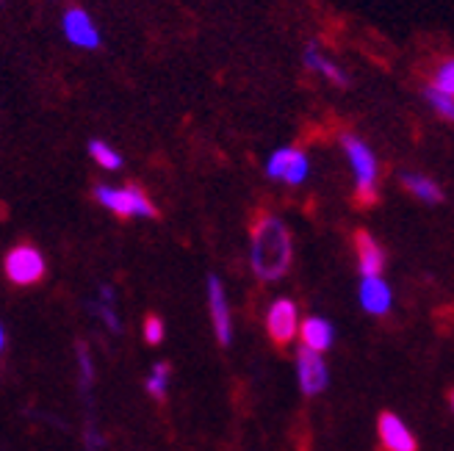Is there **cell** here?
Segmentation results:
<instances>
[{
    "instance_id": "19",
    "label": "cell",
    "mask_w": 454,
    "mask_h": 451,
    "mask_svg": "<svg viewBox=\"0 0 454 451\" xmlns=\"http://www.w3.org/2000/svg\"><path fill=\"white\" fill-rule=\"evenodd\" d=\"M169 374H172L169 363H158V366L153 369V374H150V379H147V393H150L153 399H158V401H164V399H167Z\"/></svg>"
},
{
    "instance_id": "24",
    "label": "cell",
    "mask_w": 454,
    "mask_h": 451,
    "mask_svg": "<svg viewBox=\"0 0 454 451\" xmlns=\"http://www.w3.org/2000/svg\"><path fill=\"white\" fill-rule=\"evenodd\" d=\"M4 346H6V330L0 324V352H4Z\"/></svg>"
},
{
    "instance_id": "4",
    "label": "cell",
    "mask_w": 454,
    "mask_h": 451,
    "mask_svg": "<svg viewBox=\"0 0 454 451\" xmlns=\"http://www.w3.org/2000/svg\"><path fill=\"white\" fill-rule=\"evenodd\" d=\"M4 272L14 285H36L44 277V272H48V266H44V258L36 246L20 244L9 250L4 260Z\"/></svg>"
},
{
    "instance_id": "7",
    "label": "cell",
    "mask_w": 454,
    "mask_h": 451,
    "mask_svg": "<svg viewBox=\"0 0 454 451\" xmlns=\"http://www.w3.org/2000/svg\"><path fill=\"white\" fill-rule=\"evenodd\" d=\"M266 332L278 346L291 344L294 338L300 335V310L291 299L280 297L271 302L269 313H266Z\"/></svg>"
},
{
    "instance_id": "21",
    "label": "cell",
    "mask_w": 454,
    "mask_h": 451,
    "mask_svg": "<svg viewBox=\"0 0 454 451\" xmlns=\"http://www.w3.org/2000/svg\"><path fill=\"white\" fill-rule=\"evenodd\" d=\"M78 363H81V385L83 391L95 382V369H92V357H89L86 344H78Z\"/></svg>"
},
{
    "instance_id": "6",
    "label": "cell",
    "mask_w": 454,
    "mask_h": 451,
    "mask_svg": "<svg viewBox=\"0 0 454 451\" xmlns=\"http://www.w3.org/2000/svg\"><path fill=\"white\" fill-rule=\"evenodd\" d=\"M61 31H64V39L70 42L73 48H81V51H98L100 48L98 22L81 6H70L61 14Z\"/></svg>"
},
{
    "instance_id": "2",
    "label": "cell",
    "mask_w": 454,
    "mask_h": 451,
    "mask_svg": "<svg viewBox=\"0 0 454 451\" xmlns=\"http://www.w3.org/2000/svg\"><path fill=\"white\" fill-rule=\"evenodd\" d=\"M340 147H344V155L352 167L357 202L360 206H372L380 194V161L374 150L360 136H355V133H340Z\"/></svg>"
},
{
    "instance_id": "18",
    "label": "cell",
    "mask_w": 454,
    "mask_h": 451,
    "mask_svg": "<svg viewBox=\"0 0 454 451\" xmlns=\"http://www.w3.org/2000/svg\"><path fill=\"white\" fill-rule=\"evenodd\" d=\"M424 100L429 103V108H433L438 117H443L446 122H454V97L451 95L441 92V89H435L433 83H429L424 89Z\"/></svg>"
},
{
    "instance_id": "16",
    "label": "cell",
    "mask_w": 454,
    "mask_h": 451,
    "mask_svg": "<svg viewBox=\"0 0 454 451\" xmlns=\"http://www.w3.org/2000/svg\"><path fill=\"white\" fill-rule=\"evenodd\" d=\"M89 310L106 322V327L111 332H122V324H120V315H117V297H114V291L108 285L100 288V299H92L89 302Z\"/></svg>"
},
{
    "instance_id": "17",
    "label": "cell",
    "mask_w": 454,
    "mask_h": 451,
    "mask_svg": "<svg viewBox=\"0 0 454 451\" xmlns=\"http://www.w3.org/2000/svg\"><path fill=\"white\" fill-rule=\"evenodd\" d=\"M89 155H92V161L98 164V167H103V169H108V172H114V169H120L122 167V155L114 150L111 144H106L103 139H92L89 142Z\"/></svg>"
},
{
    "instance_id": "9",
    "label": "cell",
    "mask_w": 454,
    "mask_h": 451,
    "mask_svg": "<svg viewBox=\"0 0 454 451\" xmlns=\"http://www.w3.org/2000/svg\"><path fill=\"white\" fill-rule=\"evenodd\" d=\"M377 432H380V443L385 451H416L419 448V440L411 432V426L396 413H382L377 421Z\"/></svg>"
},
{
    "instance_id": "1",
    "label": "cell",
    "mask_w": 454,
    "mask_h": 451,
    "mask_svg": "<svg viewBox=\"0 0 454 451\" xmlns=\"http://www.w3.org/2000/svg\"><path fill=\"white\" fill-rule=\"evenodd\" d=\"M249 260H253V272L275 283L288 275L294 260V244L286 222L275 214H263L253 224V244H249Z\"/></svg>"
},
{
    "instance_id": "5",
    "label": "cell",
    "mask_w": 454,
    "mask_h": 451,
    "mask_svg": "<svg viewBox=\"0 0 454 451\" xmlns=\"http://www.w3.org/2000/svg\"><path fill=\"white\" fill-rule=\"evenodd\" d=\"M310 175V161L305 150L300 147H280L269 155L266 161V177L269 180H280L288 186H302Z\"/></svg>"
},
{
    "instance_id": "15",
    "label": "cell",
    "mask_w": 454,
    "mask_h": 451,
    "mask_svg": "<svg viewBox=\"0 0 454 451\" xmlns=\"http://www.w3.org/2000/svg\"><path fill=\"white\" fill-rule=\"evenodd\" d=\"M402 186L411 191L416 199L427 202V206H435V202L443 199V191L441 186L435 183L433 177H427L421 172H402Z\"/></svg>"
},
{
    "instance_id": "20",
    "label": "cell",
    "mask_w": 454,
    "mask_h": 451,
    "mask_svg": "<svg viewBox=\"0 0 454 451\" xmlns=\"http://www.w3.org/2000/svg\"><path fill=\"white\" fill-rule=\"evenodd\" d=\"M433 86L454 97V58H446V61L438 64V70L433 75Z\"/></svg>"
},
{
    "instance_id": "23",
    "label": "cell",
    "mask_w": 454,
    "mask_h": 451,
    "mask_svg": "<svg viewBox=\"0 0 454 451\" xmlns=\"http://www.w3.org/2000/svg\"><path fill=\"white\" fill-rule=\"evenodd\" d=\"M86 446L92 448V451H98V448L103 446V440H100L98 430H92V426H89V432H86Z\"/></svg>"
},
{
    "instance_id": "14",
    "label": "cell",
    "mask_w": 454,
    "mask_h": 451,
    "mask_svg": "<svg viewBox=\"0 0 454 451\" xmlns=\"http://www.w3.org/2000/svg\"><path fill=\"white\" fill-rule=\"evenodd\" d=\"M300 338H302L305 349L325 354L335 341V330L327 319H322V315H308V319L300 324Z\"/></svg>"
},
{
    "instance_id": "11",
    "label": "cell",
    "mask_w": 454,
    "mask_h": 451,
    "mask_svg": "<svg viewBox=\"0 0 454 451\" xmlns=\"http://www.w3.org/2000/svg\"><path fill=\"white\" fill-rule=\"evenodd\" d=\"M355 250H357L360 275L363 277H382V272H385V250L380 246V241L366 230H357Z\"/></svg>"
},
{
    "instance_id": "22",
    "label": "cell",
    "mask_w": 454,
    "mask_h": 451,
    "mask_svg": "<svg viewBox=\"0 0 454 451\" xmlns=\"http://www.w3.org/2000/svg\"><path fill=\"white\" fill-rule=\"evenodd\" d=\"M145 341L153 344V346L164 341V322L158 319V315H153V313L145 319Z\"/></svg>"
},
{
    "instance_id": "8",
    "label": "cell",
    "mask_w": 454,
    "mask_h": 451,
    "mask_svg": "<svg viewBox=\"0 0 454 451\" xmlns=\"http://www.w3.org/2000/svg\"><path fill=\"white\" fill-rule=\"evenodd\" d=\"M297 379H300V388L305 396L322 393L330 385V371H327L325 357L319 352H310V349L300 346V352H297Z\"/></svg>"
},
{
    "instance_id": "12",
    "label": "cell",
    "mask_w": 454,
    "mask_h": 451,
    "mask_svg": "<svg viewBox=\"0 0 454 451\" xmlns=\"http://www.w3.org/2000/svg\"><path fill=\"white\" fill-rule=\"evenodd\" d=\"M360 305L372 315H385L394 305V291L382 277H363L360 280Z\"/></svg>"
},
{
    "instance_id": "10",
    "label": "cell",
    "mask_w": 454,
    "mask_h": 451,
    "mask_svg": "<svg viewBox=\"0 0 454 451\" xmlns=\"http://www.w3.org/2000/svg\"><path fill=\"white\" fill-rule=\"evenodd\" d=\"M302 64L308 66L310 73H316L319 78H325L327 83H333V86H338V89H347V86H349L347 70L319 48V42H310V44H308L305 53H302Z\"/></svg>"
},
{
    "instance_id": "3",
    "label": "cell",
    "mask_w": 454,
    "mask_h": 451,
    "mask_svg": "<svg viewBox=\"0 0 454 451\" xmlns=\"http://www.w3.org/2000/svg\"><path fill=\"white\" fill-rule=\"evenodd\" d=\"M95 199L103 208H108L111 214H117L122 219L130 216H145V219H155L158 208L153 206V199L139 189V186H98L95 189Z\"/></svg>"
},
{
    "instance_id": "13",
    "label": "cell",
    "mask_w": 454,
    "mask_h": 451,
    "mask_svg": "<svg viewBox=\"0 0 454 451\" xmlns=\"http://www.w3.org/2000/svg\"><path fill=\"white\" fill-rule=\"evenodd\" d=\"M208 302H211V315H214V330H216V338L219 344L227 346L233 338V330H231V310H227V299H224V285L216 275L208 277Z\"/></svg>"
},
{
    "instance_id": "25",
    "label": "cell",
    "mask_w": 454,
    "mask_h": 451,
    "mask_svg": "<svg viewBox=\"0 0 454 451\" xmlns=\"http://www.w3.org/2000/svg\"><path fill=\"white\" fill-rule=\"evenodd\" d=\"M451 410H454V393H451Z\"/></svg>"
}]
</instances>
